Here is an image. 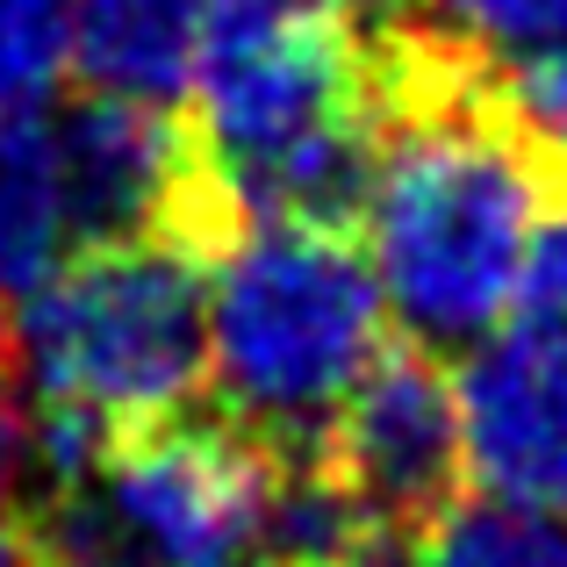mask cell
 I'll return each instance as SVG.
<instances>
[{"mask_svg": "<svg viewBox=\"0 0 567 567\" xmlns=\"http://www.w3.org/2000/svg\"><path fill=\"white\" fill-rule=\"evenodd\" d=\"M431 567H567V517L517 496H453L439 517L416 525Z\"/></svg>", "mask_w": 567, "mask_h": 567, "instance_id": "10", "label": "cell"}, {"mask_svg": "<svg viewBox=\"0 0 567 567\" xmlns=\"http://www.w3.org/2000/svg\"><path fill=\"white\" fill-rule=\"evenodd\" d=\"M381 43V137L360 187L367 259L402 338L439 352L482 346L517 309L525 245L567 173L503 101L488 58L402 14Z\"/></svg>", "mask_w": 567, "mask_h": 567, "instance_id": "1", "label": "cell"}, {"mask_svg": "<svg viewBox=\"0 0 567 567\" xmlns=\"http://www.w3.org/2000/svg\"><path fill=\"white\" fill-rule=\"evenodd\" d=\"M517 317L539 323V331L567 338V181L554 187L539 230L525 245V274H517Z\"/></svg>", "mask_w": 567, "mask_h": 567, "instance_id": "14", "label": "cell"}, {"mask_svg": "<svg viewBox=\"0 0 567 567\" xmlns=\"http://www.w3.org/2000/svg\"><path fill=\"white\" fill-rule=\"evenodd\" d=\"M460 453L474 488L567 517V338L496 323L460 360Z\"/></svg>", "mask_w": 567, "mask_h": 567, "instance_id": "7", "label": "cell"}, {"mask_svg": "<svg viewBox=\"0 0 567 567\" xmlns=\"http://www.w3.org/2000/svg\"><path fill=\"white\" fill-rule=\"evenodd\" d=\"M72 251H80V223H72L58 130L37 109L0 115V295L8 302L29 295Z\"/></svg>", "mask_w": 567, "mask_h": 567, "instance_id": "9", "label": "cell"}, {"mask_svg": "<svg viewBox=\"0 0 567 567\" xmlns=\"http://www.w3.org/2000/svg\"><path fill=\"white\" fill-rule=\"evenodd\" d=\"M410 14L431 22L439 37H453L460 51L488 58V65L567 43V0H416Z\"/></svg>", "mask_w": 567, "mask_h": 567, "instance_id": "11", "label": "cell"}, {"mask_svg": "<svg viewBox=\"0 0 567 567\" xmlns=\"http://www.w3.org/2000/svg\"><path fill=\"white\" fill-rule=\"evenodd\" d=\"M216 8H251V0H216Z\"/></svg>", "mask_w": 567, "mask_h": 567, "instance_id": "21", "label": "cell"}, {"mask_svg": "<svg viewBox=\"0 0 567 567\" xmlns=\"http://www.w3.org/2000/svg\"><path fill=\"white\" fill-rule=\"evenodd\" d=\"M317 567H431V560H424V546H416V532L367 525V532H352L338 554H323Z\"/></svg>", "mask_w": 567, "mask_h": 567, "instance_id": "16", "label": "cell"}, {"mask_svg": "<svg viewBox=\"0 0 567 567\" xmlns=\"http://www.w3.org/2000/svg\"><path fill=\"white\" fill-rule=\"evenodd\" d=\"M72 72L65 0H0V115H29Z\"/></svg>", "mask_w": 567, "mask_h": 567, "instance_id": "12", "label": "cell"}, {"mask_svg": "<svg viewBox=\"0 0 567 567\" xmlns=\"http://www.w3.org/2000/svg\"><path fill=\"white\" fill-rule=\"evenodd\" d=\"M496 80H503L511 115L546 144V158L567 173V43L532 51V58H511V65H496Z\"/></svg>", "mask_w": 567, "mask_h": 567, "instance_id": "13", "label": "cell"}, {"mask_svg": "<svg viewBox=\"0 0 567 567\" xmlns=\"http://www.w3.org/2000/svg\"><path fill=\"white\" fill-rule=\"evenodd\" d=\"M223 567H280V560H223Z\"/></svg>", "mask_w": 567, "mask_h": 567, "instance_id": "20", "label": "cell"}, {"mask_svg": "<svg viewBox=\"0 0 567 567\" xmlns=\"http://www.w3.org/2000/svg\"><path fill=\"white\" fill-rule=\"evenodd\" d=\"M72 80L86 94L187 101L216 0H65Z\"/></svg>", "mask_w": 567, "mask_h": 567, "instance_id": "8", "label": "cell"}, {"mask_svg": "<svg viewBox=\"0 0 567 567\" xmlns=\"http://www.w3.org/2000/svg\"><path fill=\"white\" fill-rule=\"evenodd\" d=\"M317 8L346 14V22H360V29H381V22H402L416 0H317Z\"/></svg>", "mask_w": 567, "mask_h": 567, "instance_id": "18", "label": "cell"}, {"mask_svg": "<svg viewBox=\"0 0 567 567\" xmlns=\"http://www.w3.org/2000/svg\"><path fill=\"white\" fill-rule=\"evenodd\" d=\"M109 517L86 511L80 488L51 496V511H37V567H137L115 532H101Z\"/></svg>", "mask_w": 567, "mask_h": 567, "instance_id": "15", "label": "cell"}, {"mask_svg": "<svg viewBox=\"0 0 567 567\" xmlns=\"http://www.w3.org/2000/svg\"><path fill=\"white\" fill-rule=\"evenodd\" d=\"M14 388H22V374H14V309L0 295V395H14Z\"/></svg>", "mask_w": 567, "mask_h": 567, "instance_id": "19", "label": "cell"}, {"mask_svg": "<svg viewBox=\"0 0 567 567\" xmlns=\"http://www.w3.org/2000/svg\"><path fill=\"white\" fill-rule=\"evenodd\" d=\"M223 216H360L381 137V43L331 8L251 0L216 8L187 86Z\"/></svg>", "mask_w": 567, "mask_h": 567, "instance_id": "2", "label": "cell"}, {"mask_svg": "<svg viewBox=\"0 0 567 567\" xmlns=\"http://www.w3.org/2000/svg\"><path fill=\"white\" fill-rule=\"evenodd\" d=\"M14 374L109 439L208 395V259L181 237H101L14 295Z\"/></svg>", "mask_w": 567, "mask_h": 567, "instance_id": "4", "label": "cell"}, {"mask_svg": "<svg viewBox=\"0 0 567 567\" xmlns=\"http://www.w3.org/2000/svg\"><path fill=\"white\" fill-rule=\"evenodd\" d=\"M317 460L346 482L374 525L416 532L460 496V388L445 374L439 346L424 338H388L346 402L331 410L317 439Z\"/></svg>", "mask_w": 567, "mask_h": 567, "instance_id": "6", "label": "cell"}, {"mask_svg": "<svg viewBox=\"0 0 567 567\" xmlns=\"http://www.w3.org/2000/svg\"><path fill=\"white\" fill-rule=\"evenodd\" d=\"M388 323L352 223L245 216L208 251V395L280 453H317L346 388L388 346Z\"/></svg>", "mask_w": 567, "mask_h": 567, "instance_id": "3", "label": "cell"}, {"mask_svg": "<svg viewBox=\"0 0 567 567\" xmlns=\"http://www.w3.org/2000/svg\"><path fill=\"white\" fill-rule=\"evenodd\" d=\"M0 567H37V511L14 488H0Z\"/></svg>", "mask_w": 567, "mask_h": 567, "instance_id": "17", "label": "cell"}, {"mask_svg": "<svg viewBox=\"0 0 567 567\" xmlns=\"http://www.w3.org/2000/svg\"><path fill=\"white\" fill-rule=\"evenodd\" d=\"M280 445L216 402L123 431L101 460V517L152 567H223L259 546L280 482Z\"/></svg>", "mask_w": 567, "mask_h": 567, "instance_id": "5", "label": "cell"}]
</instances>
